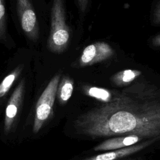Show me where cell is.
<instances>
[{
    "instance_id": "cell-1",
    "label": "cell",
    "mask_w": 160,
    "mask_h": 160,
    "mask_svg": "<svg viewBox=\"0 0 160 160\" xmlns=\"http://www.w3.org/2000/svg\"><path fill=\"white\" fill-rule=\"evenodd\" d=\"M75 127L79 134L91 138L133 134L160 139V100L118 94L80 115Z\"/></svg>"
},
{
    "instance_id": "cell-2",
    "label": "cell",
    "mask_w": 160,
    "mask_h": 160,
    "mask_svg": "<svg viewBox=\"0 0 160 160\" xmlns=\"http://www.w3.org/2000/svg\"><path fill=\"white\" fill-rule=\"evenodd\" d=\"M70 38L69 29L66 21L63 0H52L51 10V29L48 48L52 52L61 53L67 48Z\"/></svg>"
},
{
    "instance_id": "cell-3",
    "label": "cell",
    "mask_w": 160,
    "mask_h": 160,
    "mask_svg": "<svg viewBox=\"0 0 160 160\" xmlns=\"http://www.w3.org/2000/svg\"><path fill=\"white\" fill-rule=\"evenodd\" d=\"M61 75H55L49 82L48 84L40 96L36 106V113L33 125V131L38 132L44 123L51 116L57 94Z\"/></svg>"
},
{
    "instance_id": "cell-4",
    "label": "cell",
    "mask_w": 160,
    "mask_h": 160,
    "mask_svg": "<svg viewBox=\"0 0 160 160\" xmlns=\"http://www.w3.org/2000/svg\"><path fill=\"white\" fill-rule=\"evenodd\" d=\"M16 7L21 28L26 36L32 41L39 37L37 17L30 0H16Z\"/></svg>"
},
{
    "instance_id": "cell-5",
    "label": "cell",
    "mask_w": 160,
    "mask_h": 160,
    "mask_svg": "<svg viewBox=\"0 0 160 160\" xmlns=\"http://www.w3.org/2000/svg\"><path fill=\"white\" fill-rule=\"evenodd\" d=\"M114 54L113 49L105 42H96L86 46L79 59L81 66L92 65L109 59Z\"/></svg>"
},
{
    "instance_id": "cell-6",
    "label": "cell",
    "mask_w": 160,
    "mask_h": 160,
    "mask_svg": "<svg viewBox=\"0 0 160 160\" xmlns=\"http://www.w3.org/2000/svg\"><path fill=\"white\" fill-rule=\"evenodd\" d=\"M25 79H22L13 91L7 104L5 112L4 131L8 132L14 123L18 109L22 103L25 89Z\"/></svg>"
},
{
    "instance_id": "cell-7",
    "label": "cell",
    "mask_w": 160,
    "mask_h": 160,
    "mask_svg": "<svg viewBox=\"0 0 160 160\" xmlns=\"http://www.w3.org/2000/svg\"><path fill=\"white\" fill-rule=\"evenodd\" d=\"M158 140L160 139L158 138L147 139L142 142L139 144L138 143L129 147L124 148L120 149L109 151L100 154H97L96 156L84 159L82 160H116L121 158L130 156L137 152H139L142 149L146 148L147 147L151 146Z\"/></svg>"
},
{
    "instance_id": "cell-8",
    "label": "cell",
    "mask_w": 160,
    "mask_h": 160,
    "mask_svg": "<svg viewBox=\"0 0 160 160\" xmlns=\"http://www.w3.org/2000/svg\"><path fill=\"white\" fill-rule=\"evenodd\" d=\"M142 139V138L141 137L133 134L117 136L101 142L94 148V150L96 151H109L120 149L138 144Z\"/></svg>"
},
{
    "instance_id": "cell-9",
    "label": "cell",
    "mask_w": 160,
    "mask_h": 160,
    "mask_svg": "<svg viewBox=\"0 0 160 160\" xmlns=\"http://www.w3.org/2000/svg\"><path fill=\"white\" fill-rule=\"evenodd\" d=\"M74 89V81L69 77L65 76L59 81L57 95L61 104L67 102L72 96Z\"/></svg>"
},
{
    "instance_id": "cell-10",
    "label": "cell",
    "mask_w": 160,
    "mask_h": 160,
    "mask_svg": "<svg viewBox=\"0 0 160 160\" xmlns=\"http://www.w3.org/2000/svg\"><path fill=\"white\" fill-rule=\"evenodd\" d=\"M141 72L134 69H126L116 73L112 78V81L116 86H121L126 85L132 82L139 76Z\"/></svg>"
},
{
    "instance_id": "cell-11",
    "label": "cell",
    "mask_w": 160,
    "mask_h": 160,
    "mask_svg": "<svg viewBox=\"0 0 160 160\" xmlns=\"http://www.w3.org/2000/svg\"><path fill=\"white\" fill-rule=\"evenodd\" d=\"M84 92L88 96L104 102V104L110 102L113 98L111 92L104 88L87 86L84 88Z\"/></svg>"
},
{
    "instance_id": "cell-12",
    "label": "cell",
    "mask_w": 160,
    "mask_h": 160,
    "mask_svg": "<svg viewBox=\"0 0 160 160\" xmlns=\"http://www.w3.org/2000/svg\"><path fill=\"white\" fill-rule=\"evenodd\" d=\"M21 65L18 66L11 73L8 74L0 83V98L3 97L9 91L14 81L19 76L22 70Z\"/></svg>"
},
{
    "instance_id": "cell-13",
    "label": "cell",
    "mask_w": 160,
    "mask_h": 160,
    "mask_svg": "<svg viewBox=\"0 0 160 160\" xmlns=\"http://www.w3.org/2000/svg\"><path fill=\"white\" fill-rule=\"evenodd\" d=\"M6 0H0V44H5L8 39Z\"/></svg>"
},
{
    "instance_id": "cell-14",
    "label": "cell",
    "mask_w": 160,
    "mask_h": 160,
    "mask_svg": "<svg viewBox=\"0 0 160 160\" xmlns=\"http://www.w3.org/2000/svg\"><path fill=\"white\" fill-rule=\"evenodd\" d=\"M154 22L160 24V0L158 2L154 13Z\"/></svg>"
},
{
    "instance_id": "cell-15",
    "label": "cell",
    "mask_w": 160,
    "mask_h": 160,
    "mask_svg": "<svg viewBox=\"0 0 160 160\" xmlns=\"http://www.w3.org/2000/svg\"><path fill=\"white\" fill-rule=\"evenodd\" d=\"M77 1H78V4L81 11L82 12H84V11L86 9L89 0H77Z\"/></svg>"
},
{
    "instance_id": "cell-16",
    "label": "cell",
    "mask_w": 160,
    "mask_h": 160,
    "mask_svg": "<svg viewBox=\"0 0 160 160\" xmlns=\"http://www.w3.org/2000/svg\"><path fill=\"white\" fill-rule=\"evenodd\" d=\"M152 43L156 46L160 47V34L156 36L152 40Z\"/></svg>"
}]
</instances>
